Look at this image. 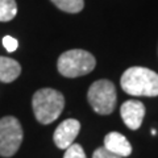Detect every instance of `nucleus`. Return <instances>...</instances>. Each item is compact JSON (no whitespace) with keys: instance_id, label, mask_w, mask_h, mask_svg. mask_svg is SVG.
<instances>
[{"instance_id":"nucleus-10","label":"nucleus","mask_w":158,"mask_h":158,"mask_svg":"<svg viewBox=\"0 0 158 158\" xmlns=\"http://www.w3.org/2000/svg\"><path fill=\"white\" fill-rule=\"evenodd\" d=\"M52 2L61 11L69 12V13H78L85 7V2L83 0H52Z\"/></svg>"},{"instance_id":"nucleus-2","label":"nucleus","mask_w":158,"mask_h":158,"mask_svg":"<svg viewBox=\"0 0 158 158\" xmlns=\"http://www.w3.org/2000/svg\"><path fill=\"white\" fill-rule=\"evenodd\" d=\"M32 108L37 121L50 124L57 120L65 108V98L54 88H41L33 95Z\"/></svg>"},{"instance_id":"nucleus-4","label":"nucleus","mask_w":158,"mask_h":158,"mask_svg":"<svg viewBox=\"0 0 158 158\" xmlns=\"http://www.w3.org/2000/svg\"><path fill=\"white\" fill-rule=\"evenodd\" d=\"M87 100L99 115H110L116 107V87L111 81L100 79L94 82L87 92Z\"/></svg>"},{"instance_id":"nucleus-12","label":"nucleus","mask_w":158,"mask_h":158,"mask_svg":"<svg viewBox=\"0 0 158 158\" xmlns=\"http://www.w3.org/2000/svg\"><path fill=\"white\" fill-rule=\"evenodd\" d=\"M63 158H87L83 148L79 144H73L66 149Z\"/></svg>"},{"instance_id":"nucleus-9","label":"nucleus","mask_w":158,"mask_h":158,"mask_svg":"<svg viewBox=\"0 0 158 158\" xmlns=\"http://www.w3.org/2000/svg\"><path fill=\"white\" fill-rule=\"evenodd\" d=\"M21 74V66L17 61L0 56V82L11 83Z\"/></svg>"},{"instance_id":"nucleus-11","label":"nucleus","mask_w":158,"mask_h":158,"mask_svg":"<svg viewBox=\"0 0 158 158\" xmlns=\"http://www.w3.org/2000/svg\"><path fill=\"white\" fill-rule=\"evenodd\" d=\"M17 15V4L15 0H0V21H9Z\"/></svg>"},{"instance_id":"nucleus-3","label":"nucleus","mask_w":158,"mask_h":158,"mask_svg":"<svg viewBox=\"0 0 158 158\" xmlns=\"http://www.w3.org/2000/svg\"><path fill=\"white\" fill-rule=\"evenodd\" d=\"M96 66L95 57L82 49L67 50L58 58V71L66 78H78L90 74Z\"/></svg>"},{"instance_id":"nucleus-7","label":"nucleus","mask_w":158,"mask_h":158,"mask_svg":"<svg viewBox=\"0 0 158 158\" xmlns=\"http://www.w3.org/2000/svg\"><path fill=\"white\" fill-rule=\"evenodd\" d=\"M145 106L138 100H127L120 107V115L125 125L132 131H136L141 127L145 116Z\"/></svg>"},{"instance_id":"nucleus-13","label":"nucleus","mask_w":158,"mask_h":158,"mask_svg":"<svg viewBox=\"0 0 158 158\" xmlns=\"http://www.w3.org/2000/svg\"><path fill=\"white\" fill-rule=\"evenodd\" d=\"M92 158H123V157L117 156V154H115V153H112L110 150H107L106 148L103 146V148H98V149L94 152Z\"/></svg>"},{"instance_id":"nucleus-6","label":"nucleus","mask_w":158,"mask_h":158,"mask_svg":"<svg viewBox=\"0 0 158 158\" xmlns=\"http://www.w3.org/2000/svg\"><path fill=\"white\" fill-rule=\"evenodd\" d=\"M79 131H81V123L75 118H67L62 121L53 135L54 144L59 149L66 150L69 146L74 144V140L79 135Z\"/></svg>"},{"instance_id":"nucleus-1","label":"nucleus","mask_w":158,"mask_h":158,"mask_svg":"<svg viewBox=\"0 0 158 158\" xmlns=\"http://www.w3.org/2000/svg\"><path fill=\"white\" fill-rule=\"evenodd\" d=\"M121 88L132 96H158V74L146 67H129L121 77Z\"/></svg>"},{"instance_id":"nucleus-14","label":"nucleus","mask_w":158,"mask_h":158,"mask_svg":"<svg viewBox=\"0 0 158 158\" xmlns=\"http://www.w3.org/2000/svg\"><path fill=\"white\" fill-rule=\"evenodd\" d=\"M3 46L6 48L9 53H12L19 48V41L16 38L11 37V36H6L3 38Z\"/></svg>"},{"instance_id":"nucleus-5","label":"nucleus","mask_w":158,"mask_h":158,"mask_svg":"<svg viewBox=\"0 0 158 158\" xmlns=\"http://www.w3.org/2000/svg\"><path fill=\"white\" fill-rule=\"evenodd\" d=\"M23 142V127L15 116L0 118V156L12 157Z\"/></svg>"},{"instance_id":"nucleus-8","label":"nucleus","mask_w":158,"mask_h":158,"mask_svg":"<svg viewBox=\"0 0 158 158\" xmlns=\"http://www.w3.org/2000/svg\"><path fill=\"white\" fill-rule=\"evenodd\" d=\"M104 148L107 150H110L115 154L125 158L131 156L132 153V145L131 142L127 140L124 135L118 132H110L104 137Z\"/></svg>"}]
</instances>
